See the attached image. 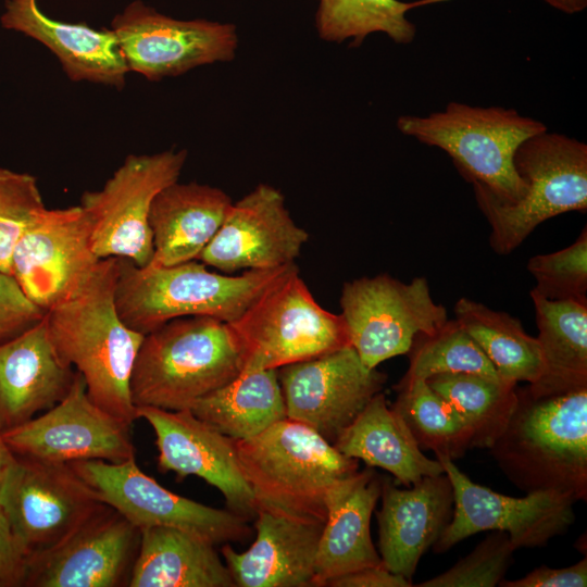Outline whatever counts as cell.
<instances>
[{"label":"cell","instance_id":"cell-1","mask_svg":"<svg viewBox=\"0 0 587 587\" xmlns=\"http://www.w3.org/2000/svg\"><path fill=\"white\" fill-rule=\"evenodd\" d=\"M118 258L101 259L77 295L46 312L58 353L83 376L89 398L133 424L136 408L130 376L143 339L121 319L115 305Z\"/></svg>","mask_w":587,"mask_h":587},{"label":"cell","instance_id":"cell-2","mask_svg":"<svg viewBox=\"0 0 587 587\" xmlns=\"http://www.w3.org/2000/svg\"><path fill=\"white\" fill-rule=\"evenodd\" d=\"M517 402L488 449L507 478L524 492L558 491L587 499V388Z\"/></svg>","mask_w":587,"mask_h":587},{"label":"cell","instance_id":"cell-3","mask_svg":"<svg viewBox=\"0 0 587 587\" xmlns=\"http://www.w3.org/2000/svg\"><path fill=\"white\" fill-rule=\"evenodd\" d=\"M234 441L258 511L292 520L325 523L328 489L359 469L358 460L287 417L254 437Z\"/></svg>","mask_w":587,"mask_h":587},{"label":"cell","instance_id":"cell-4","mask_svg":"<svg viewBox=\"0 0 587 587\" xmlns=\"http://www.w3.org/2000/svg\"><path fill=\"white\" fill-rule=\"evenodd\" d=\"M243 369L226 322L210 316L171 320L143 336L129 383L135 408L189 409Z\"/></svg>","mask_w":587,"mask_h":587},{"label":"cell","instance_id":"cell-5","mask_svg":"<svg viewBox=\"0 0 587 587\" xmlns=\"http://www.w3.org/2000/svg\"><path fill=\"white\" fill-rule=\"evenodd\" d=\"M295 267L248 270L228 276L211 272L196 260L140 267L118 258L115 305L123 322L142 335L183 316H210L230 323Z\"/></svg>","mask_w":587,"mask_h":587},{"label":"cell","instance_id":"cell-6","mask_svg":"<svg viewBox=\"0 0 587 587\" xmlns=\"http://www.w3.org/2000/svg\"><path fill=\"white\" fill-rule=\"evenodd\" d=\"M397 128L420 142L444 150L460 174L488 189L498 200L514 202L525 183L514 167V154L528 138L548 130L514 109L450 102L427 116L402 115Z\"/></svg>","mask_w":587,"mask_h":587},{"label":"cell","instance_id":"cell-7","mask_svg":"<svg viewBox=\"0 0 587 587\" xmlns=\"http://www.w3.org/2000/svg\"><path fill=\"white\" fill-rule=\"evenodd\" d=\"M513 161L526 186L519 200L500 201L484 186L472 184L491 227L489 243L498 254L515 250L546 220L587 210L585 142L546 130L521 143Z\"/></svg>","mask_w":587,"mask_h":587},{"label":"cell","instance_id":"cell-8","mask_svg":"<svg viewBox=\"0 0 587 587\" xmlns=\"http://www.w3.org/2000/svg\"><path fill=\"white\" fill-rule=\"evenodd\" d=\"M242 370L279 369L350 346L341 314L321 307L295 267L227 323Z\"/></svg>","mask_w":587,"mask_h":587},{"label":"cell","instance_id":"cell-9","mask_svg":"<svg viewBox=\"0 0 587 587\" xmlns=\"http://www.w3.org/2000/svg\"><path fill=\"white\" fill-rule=\"evenodd\" d=\"M187 155L186 150L173 149L130 154L101 189L82 195L79 204L89 218L98 258L128 259L140 267L149 264L151 203L159 191L178 180Z\"/></svg>","mask_w":587,"mask_h":587},{"label":"cell","instance_id":"cell-10","mask_svg":"<svg viewBox=\"0 0 587 587\" xmlns=\"http://www.w3.org/2000/svg\"><path fill=\"white\" fill-rule=\"evenodd\" d=\"M340 307L350 346L370 369L409 353L419 335L432 334L448 321L425 277L410 283L387 274L355 278L345 283Z\"/></svg>","mask_w":587,"mask_h":587},{"label":"cell","instance_id":"cell-11","mask_svg":"<svg viewBox=\"0 0 587 587\" xmlns=\"http://www.w3.org/2000/svg\"><path fill=\"white\" fill-rule=\"evenodd\" d=\"M67 464L103 503L139 529L175 527L215 546L242 541L251 534L245 517L167 490L139 469L136 458L122 463L79 460Z\"/></svg>","mask_w":587,"mask_h":587},{"label":"cell","instance_id":"cell-12","mask_svg":"<svg viewBox=\"0 0 587 587\" xmlns=\"http://www.w3.org/2000/svg\"><path fill=\"white\" fill-rule=\"evenodd\" d=\"M453 490L450 522L433 545L436 553L448 551L465 538L485 530H501L516 549L539 548L567 532L575 521L570 495L533 491L511 497L474 483L446 455H436Z\"/></svg>","mask_w":587,"mask_h":587},{"label":"cell","instance_id":"cell-13","mask_svg":"<svg viewBox=\"0 0 587 587\" xmlns=\"http://www.w3.org/2000/svg\"><path fill=\"white\" fill-rule=\"evenodd\" d=\"M129 72L148 80L182 75L192 68L232 61L238 49L234 24L176 20L135 1L112 21Z\"/></svg>","mask_w":587,"mask_h":587},{"label":"cell","instance_id":"cell-14","mask_svg":"<svg viewBox=\"0 0 587 587\" xmlns=\"http://www.w3.org/2000/svg\"><path fill=\"white\" fill-rule=\"evenodd\" d=\"M0 505L29 555L61 542L105 503L67 463L17 455Z\"/></svg>","mask_w":587,"mask_h":587},{"label":"cell","instance_id":"cell-15","mask_svg":"<svg viewBox=\"0 0 587 587\" xmlns=\"http://www.w3.org/2000/svg\"><path fill=\"white\" fill-rule=\"evenodd\" d=\"M100 261L80 204L47 208L17 240L11 275L27 298L47 312L77 295Z\"/></svg>","mask_w":587,"mask_h":587},{"label":"cell","instance_id":"cell-16","mask_svg":"<svg viewBox=\"0 0 587 587\" xmlns=\"http://www.w3.org/2000/svg\"><path fill=\"white\" fill-rule=\"evenodd\" d=\"M130 425L98 407L88 396L76 371L66 396L51 409L3 430L10 449L18 457L70 463L102 460L122 463L136 458Z\"/></svg>","mask_w":587,"mask_h":587},{"label":"cell","instance_id":"cell-17","mask_svg":"<svg viewBox=\"0 0 587 587\" xmlns=\"http://www.w3.org/2000/svg\"><path fill=\"white\" fill-rule=\"evenodd\" d=\"M287 419L334 445L387 376L363 364L351 346L277 369Z\"/></svg>","mask_w":587,"mask_h":587},{"label":"cell","instance_id":"cell-18","mask_svg":"<svg viewBox=\"0 0 587 587\" xmlns=\"http://www.w3.org/2000/svg\"><path fill=\"white\" fill-rule=\"evenodd\" d=\"M140 537L105 504L58 545L29 554L23 587H128Z\"/></svg>","mask_w":587,"mask_h":587},{"label":"cell","instance_id":"cell-19","mask_svg":"<svg viewBox=\"0 0 587 587\" xmlns=\"http://www.w3.org/2000/svg\"><path fill=\"white\" fill-rule=\"evenodd\" d=\"M136 417L148 422L155 435L158 466L178 479L195 475L223 495L227 509L247 521L258 507L240 470L234 439L217 432L189 409L170 411L136 408Z\"/></svg>","mask_w":587,"mask_h":587},{"label":"cell","instance_id":"cell-20","mask_svg":"<svg viewBox=\"0 0 587 587\" xmlns=\"http://www.w3.org/2000/svg\"><path fill=\"white\" fill-rule=\"evenodd\" d=\"M309 239L290 216L279 189L259 184L233 202L215 236L198 260L232 273L295 264Z\"/></svg>","mask_w":587,"mask_h":587},{"label":"cell","instance_id":"cell-21","mask_svg":"<svg viewBox=\"0 0 587 587\" xmlns=\"http://www.w3.org/2000/svg\"><path fill=\"white\" fill-rule=\"evenodd\" d=\"M380 498L382 508L376 517L382 564L412 580L422 555L451 520L450 479L444 472L425 476L404 489L383 479Z\"/></svg>","mask_w":587,"mask_h":587},{"label":"cell","instance_id":"cell-22","mask_svg":"<svg viewBox=\"0 0 587 587\" xmlns=\"http://www.w3.org/2000/svg\"><path fill=\"white\" fill-rule=\"evenodd\" d=\"M76 371L62 359L46 319L0 345V424L21 425L61 401Z\"/></svg>","mask_w":587,"mask_h":587},{"label":"cell","instance_id":"cell-23","mask_svg":"<svg viewBox=\"0 0 587 587\" xmlns=\"http://www.w3.org/2000/svg\"><path fill=\"white\" fill-rule=\"evenodd\" d=\"M382 482L367 466L338 479L328 489L313 587H324L335 577L382 564L371 537V519L380 498Z\"/></svg>","mask_w":587,"mask_h":587},{"label":"cell","instance_id":"cell-24","mask_svg":"<svg viewBox=\"0 0 587 587\" xmlns=\"http://www.w3.org/2000/svg\"><path fill=\"white\" fill-rule=\"evenodd\" d=\"M324 523L292 520L259 510L257 537L243 552L228 542L221 552L238 587H313Z\"/></svg>","mask_w":587,"mask_h":587},{"label":"cell","instance_id":"cell-25","mask_svg":"<svg viewBox=\"0 0 587 587\" xmlns=\"http://www.w3.org/2000/svg\"><path fill=\"white\" fill-rule=\"evenodd\" d=\"M1 24L50 49L73 82L86 80L115 88L126 83L129 70L112 29L97 30L84 23L52 20L39 10L36 0H8Z\"/></svg>","mask_w":587,"mask_h":587},{"label":"cell","instance_id":"cell-26","mask_svg":"<svg viewBox=\"0 0 587 587\" xmlns=\"http://www.w3.org/2000/svg\"><path fill=\"white\" fill-rule=\"evenodd\" d=\"M233 201L222 189L178 180L154 197L149 226L153 255L149 266H171L198 260L217 233Z\"/></svg>","mask_w":587,"mask_h":587},{"label":"cell","instance_id":"cell-27","mask_svg":"<svg viewBox=\"0 0 587 587\" xmlns=\"http://www.w3.org/2000/svg\"><path fill=\"white\" fill-rule=\"evenodd\" d=\"M334 446L348 458L389 472L404 487L425 476L444 473L437 459L423 453L402 417L388 407L382 391L370 400Z\"/></svg>","mask_w":587,"mask_h":587},{"label":"cell","instance_id":"cell-28","mask_svg":"<svg viewBox=\"0 0 587 587\" xmlns=\"http://www.w3.org/2000/svg\"><path fill=\"white\" fill-rule=\"evenodd\" d=\"M140 547L128 587H235L215 545L188 532L140 529Z\"/></svg>","mask_w":587,"mask_h":587},{"label":"cell","instance_id":"cell-29","mask_svg":"<svg viewBox=\"0 0 587 587\" xmlns=\"http://www.w3.org/2000/svg\"><path fill=\"white\" fill-rule=\"evenodd\" d=\"M542 373L525 387L532 397L587 388V298L549 300L530 291Z\"/></svg>","mask_w":587,"mask_h":587},{"label":"cell","instance_id":"cell-30","mask_svg":"<svg viewBox=\"0 0 587 587\" xmlns=\"http://www.w3.org/2000/svg\"><path fill=\"white\" fill-rule=\"evenodd\" d=\"M189 410L234 440L254 437L287 417L276 369L242 370L195 401Z\"/></svg>","mask_w":587,"mask_h":587},{"label":"cell","instance_id":"cell-31","mask_svg":"<svg viewBox=\"0 0 587 587\" xmlns=\"http://www.w3.org/2000/svg\"><path fill=\"white\" fill-rule=\"evenodd\" d=\"M454 314L458 324L478 345L502 382L533 384L540 377L539 342L524 330L519 319L469 298L457 301Z\"/></svg>","mask_w":587,"mask_h":587},{"label":"cell","instance_id":"cell-32","mask_svg":"<svg viewBox=\"0 0 587 587\" xmlns=\"http://www.w3.org/2000/svg\"><path fill=\"white\" fill-rule=\"evenodd\" d=\"M442 1L449 0H317L315 26L320 38L328 42L350 40L358 47L369 35L382 33L396 43L408 45L415 38L416 27L407 12Z\"/></svg>","mask_w":587,"mask_h":587},{"label":"cell","instance_id":"cell-33","mask_svg":"<svg viewBox=\"0 0 587 587\" xmlns=\"http://www.w3.org/2000/svg\"><path fill=\"white\" fill-rule=\"evenodd\" d=\"M391 408L402 417L421 450L461 458L473 448L465 419L424 379L399 380Z\"/></svg>","mask_w":587,"mask_h":587},{"label":"cell","instance_id":"cell-34","mask_svg":"<svg viewBox=\"0 0 587 587\" xmlns=\"http://www.w3.org/2000/svg\"><path fill=\"white\" fill-rule=\"evenodd\" d=\"M469 423L473 448L489 449L504 430L517 402V385L473 373H444L426 379Z\"/></svg>","mask_w":587,"mask_h":587},{"label":"cell","instance_id":"cell-35","mask_svg":"<svg viewBox=\"0 0 587 587\" xmlns=\"http://www.w3.org/2000/svg\"><path fill=\"white\" fill-rule=\"evenodd\" d=\"M409 357V369L401 380H426L444 373H473L501 380L488 358L455 320H448L432 334L419 335Z\"/></svg>","mask_w":587,"mask_h":587},{"label":"cell","instance_id":"cell-36","mask_svg":"<svg viewBox=\"0 0 587 587\" xmlns=\"http://www.w3.org/2000/svg\"><path fill=\"white\" fill-rule=\"evenodd\" d=\"M46 209L35 176L0 167V271L11 274L17 240Z\"/></svg>","mask_w":587,"mask_h":587},{"label":"cell","instance_id":"cell-37","mask_svg":"<svg viewBox=\"0 0 587 587\" xmlns=\"http://www.w3.org/2000/svg\"><path fill=\"white\" fill-rule=\"evenodd\" d=\"M536 286L532 292L549 300L586 298L587 229L571 246L548 254H537L527 262Z\"/></svg>","mask_w":587,"mask_h":587},{"label":"cell","instance_id":"cell-38","mask_svg":"<svg viewBox=\"0 0 587 587\" xmlns=\"http://www.w3.org/2000/svg\"><path fill=\"white\" fill-rule=\"evenodd\" d=\"M509 535L490 530L485 539L466 557L446 572L424 580L417 587H494L504 578L513 561Z\"/></svg>","mask_w":587,"mask_h":587},{"label":"cell","instance_id":"cell-39","mask_svg":"<svg viewBox=\"0 0 587 587\" xmlns=\"http://www.w3.org/2000/svg\"><path fill=\"white\" fill-rule=\"evenodd\" d=\"M46 312L33 303L15 278L0 271V345L35 326Z\"/></svg>","mask_w":587,"mask_h":587},{"label":"cell","instance_id":"cell-40","mask_svg":"<svg viewBox=\"0 0 587 587\" xmlns=\"http://www.w3.org/2000/svg\"><path fill=\"white\" fill-rule=\"evenodd\" d=\"M28 553L0 505V587H23Z\"/></svg>","mask_w":587,"mask_h":587},{"label":"cell","instance_id":"cell-41","mask_svg":"<svg viewBox=\"0 0 587 587\" xmlns=\"http://www.w3.org/2000/svg\"><path fill=\"white\" fill-rule=\"evenodd\" d=\"M502 587H586L587 558L563 569H551L541 565L520 579L499 583Z\"/></svg>","mask_w":587,"mask_h":587},{"label":"cell","instance_id":"cell-42","mask_svg":"<svg viewBox=\"0 0 587 587\" xmlns=\"http://www.w3.org/2000/svg\"><path fill=\"white\" fill-rule=\"evenodd\" d=\"M330 587H411L412 580L395 574L383 564L366 566L333 578Z\"/></svg>","mask_w":587,"mask_h":587},{"label":"cell","instance_id":"cell-43","mask_svg":"<svg viewBox=\"0 0 587 587\" xmlns=\"http://www.w3.org/2000/svg\"><path fill=\"white\" fill-rule=\"evenodd\" d=\"M17 462V455L10 449L3 437L0 424V497L4 485Z\"/></svg>","mask_w":587,"mask_h":587},{"label":"cell","instance_id":"cell-44","mask_svg":"<svg viewBox=\"0 0 587 587\" xmlns=\"http://www.w3.org/2000/svg\"><path fill=\"white\" fill-rule=\"evenodd\" d=\"M552 8L567 13L575 14L584 11L587 7V0H544Z\"/></svg>","mask_w":587,"mask_h":587}]
</instances>
